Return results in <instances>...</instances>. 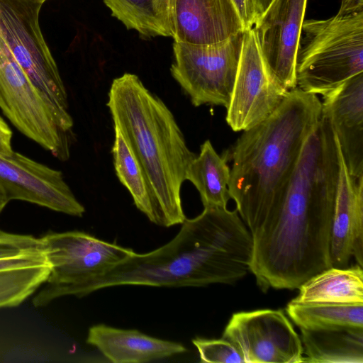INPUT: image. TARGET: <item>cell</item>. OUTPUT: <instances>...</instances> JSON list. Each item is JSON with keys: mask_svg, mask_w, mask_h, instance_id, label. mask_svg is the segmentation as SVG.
<instances>
[{"mask_svg": "<svg viewBox=\"0 0 363 363\" xmlns=\"http://www.w3.org/2000/svg\"><path fill=\"white\" fill-rule=\"evenodd\" d=\"M339 171V143L321 114L277 211L252 235L250 272L262 291L298 289L332 267L330 240Z\"/></svg>", "mask_w": 363, "mask_h": 363, "instance_id": "6da1fadb", "label": "cell"}, {"mask_svg": "<svg viewBox=\"0 0 363 363\" xmlns=\"http://www.w3.org/2000/svg\"><path fill=\"white\" fill-rule=\"evenodd\" d=\"M182 224L168 243L145 254L134 252L105 274L77 288L72 296L82 297L121 285L232 284L250 272L252 237L236 209L204 208Z\"/></svg>", "mask_w": 363, "mask_h": 363, "instance_id": "7a4b0ae2", "label": "cell"}, {"mask_svg": "<svg viewBox=\"0 0 363 363\" xmlns=\"http://www.w3.org/2000/svg\"><path fill=\"white\" fill-rule=\"evenodd\" d=\"M321 113L318 96L296 86L267 119L243 131L223 155L232 163L230 199L252 235L277 211Z\"/></svg>", "mask_w": 363, "mask_h": 363, "instance_id": "3957f363", "label": "cell"}, {"mask_svg": "<svg viewBox=\"0 0 363 363\" xmlns=\"http://www.w3.org/2000/svg\"><path fill=\"white\" fill-rule=\"evenodd\" d=\"M108 96L113 125L131 147L147 179L155 224L167 228L182 224L186 217L181 187L196 155L188 148L174 115L134 74L114 79Z\"/></svg>", "mask_w": 363, "mask_h": 363, "instance_id": "277c9868", "label": "cell"}, {"mask_svg": "<svg viewBox=\"0 0 363 363\" xmlns=\"http://www.w3.org/2000/svg\"><path fill=\"white\" fill-rule=\"evenodd\" d=\"M363 72V11L304 20L295 65L296 86L324 96Z\"/></svg>", "mask_w": 363, "mask_h": 363, "instance_id": "5b68a950", "label": "cell"}, {"mask_svg": "<svg viewBox=\"0 0 363 363\" xmlns=\"http://www.w3.org/2000/svg\"><path fill=\"white\" fill-rule=\"evenodd\" d=\"M46 0H0V34L14 58L54 111L60 128L71 130L67 94L43 38L39 14Z\"/></svg>", "mask_w": 363, "mask_h": 363, "instance_id": "8992f818", "label": "cell"}, {"mask_svg": "<svg viewBox=\"0 0 363 363\" xmlns=\"http://www.w3.org/2000/svg\"><path fill=\"white\" fill-rule=\"evenodd\" d=\"M40 240L50 272L32 299L35 307L72 296L77 288L105 274L135 252L82 231L49 233Z\"/></svg>", "mask_w": 363, "mask_h": 363, "instance_id": "52a82bcc", "label": "cell"}, {"mask_svg": "<svg viewBox=\"0 0 363 363\" xmlns=\"http://www.w3.org/2000/svg\"><path fill=\"white\" fill-rule=\"evenodd\" d=\"M244 31L213 45H194L174 41L170 72L191 104L227 108L240 63Z\"/></svg>", "mask_w": 363, "mask_h": 363, "instance_id": "ba28073f", "label": "cell"}, {"mask_svg": "<svg viewBox=\"0 0 363 363\" xmlns=\"http://www.w3.org/2000/svg\"><path fill=\"white\" fill-rule=\"evenodd\" d=\"M0 108L21 133L60 160L69 156L67 133L20 67L0 34Z\"/></svg>", "mask_w": 363, "mask_h": 363, "instance_id": "9c48e42d", "label": "cell"}, {"mask_svg": "<svg viewBox=\"0 0 363 363\" xmlns=\"http://www.w3.org/2000/svg\"><path fill=\"white\" fill-rule=\"evenodd\" d=\"M222 337L233 343L245 363L305 362L301 337L281 310L235 313Z\"/></svg>", "mask_w": 363, "mask_h": 363, "instance_id": "30bf717a", "label": "cell"}, {"mask_svg": "<svg viewBox=\"0 0 363 363\" xmlns=\"http://www.w3.org/2000/svg\"><path fill=\"white\" fill-rule=\"evenodd\" d=\"M288 91L269 76L252 28L244 31L238 72L225 120L234 131H245L267 119Z\"/></svg>", "mask_w": 363, "mask_h": 363, "instance_id": "8fae6325", "label": "cell"}, {"mask_svg": "<svg viewBox=\"0 0 363 363\" xmlns=\"http://www.w3.org/2000/svg\"><path fill=\"white\" fill-rule=\"evenodd\" d=\"M308 0H272L252 29L271 78L290 91L296 87V52Z\"/></svg>", "mask_w": 363, "mask_h": 363, "instance_id": "7c38bea8", "label": "cell"}, {"mask_svg": "<svg viewBox=\"0 0 363 363\" xmlns=\"http://www.w3.org/2000/svg\"><path fill=\"white\" fill-rule=\"evenodd\" d=\"M0 189L8 202L24 201L78 217L85 212L61 171L14 151L0 153Z\"/></svg>", "mask_w": 363, "mask_h": 363, "instance_id": "4fadbf2b", "label": "cell"}, {"mask_svg": "<svg viewBox=\"0 0 363 363\" xmlns=\"http://www.w3.org/2000/svg\"><path fill=\"white\" fill-rule=\"evenodd\" d=\"M169 23L174 41L208 45L245 31L232 0H169Z\"/></svg>", "mask_w": 363, "mask_h": 363, "instance_id": "5bb4252c", "label": "cell"}, {"mask_svg": "<svg viewBox=\"0 0 363 363\" xmlns=\"http://www.w3.org/2000/svg\"><path fill=\"white\" fill-rule=\"evenodd\" d=\"M321 112L336 135L348 172L363 177V72L323 96Z\"/></svg>", "mask_w": 363, "mask_h": 363, "instance_id": "9a60e30c", "label": "cell"}, {"mask_svg": "<svg viewBox=\"0 0 363 363\" xmlns=\"http://www.w3.org/2000/svg\"><path fill=\"white\" fill-rule=\"evenodd\" d=\"M330 256L332 267H347L352 257L363 266V177L357 179L348 172L340 148Z\"/></svg>", "mask_w": 363, "mask_h": 363, "instance_id": "2e32d148", "label": "cell"}, {"mask_svg": "<svg viewBox=\"0 0 363 363\" xmlns=\"http://www.w3.org/2000/svg\"><path fill=\"white\" fill-rule=\"evenodd\" d=\"M86 342L95 346L114 363H143L184 353L180 343L155 338L137 330L116 328L104 324L89 330Z\"/></svg>", "mask_w": 363, "mask_h": 363, "instance_id": "e0dca14e", "label": "cell"}, {"mask_svg": "<svg viewBox=\"0 0 363 363\" xmlns=\"http://www.w3.org/2000/svg\"><path fill=\"white\" fill-rule=\"evenodd\" d=\"M305 362L363 363V328L301 329Z\"/></svg>", "mask_w": 363, "mask_h": 363, "instance_id": "ac0fdd59", "label": "cell"}, {"mask_svg": "<svg viewBox=\"0 0 363 363\" xmlns=\"http://www.w3.org/2000/svg\"><path fill=\"white\" fill-rule=\"evenodd\" d=\"M293 301L333 304H363V269L331 267L311 277L298 288Z\"/></svg>", "mask_w": 363, "mask_h": 363, "instance_id": "d6986e66", "label": "cell"}, {"mask_svg": "<svg viewBox=\"0 0 363 363\" xmlns=\"http://www.w3.org/2000/svg\"><path fill=\"white\" fill-rule=\"evenodd\" d=\"M223 156L219 155L211 141L206 140L200 153L188 166L185 180L198 190L204 208H227L230 199L228 184L230 168Z\"/></svg>", "mask_w": 363, "mask_h": 363, "instance_id": "ffe728a7", "label": "cell"}, {"mask_svg": "<svg viewBox=\"0 0 363 363\" xmlns=\"http://www.w3.org/2000/svg\"><path fill=\"white\" fill-rule=\"evenodd\" d=\"M113 16L145 38L172 37L169 0H104Z\"/></svg>", "mask_w": 363, "mask_h": 363, "instance_id": "44dd1931", "label": "cell"}, {"mask_svg": "<svg viewBox=\"0 0 363 363\" xmlns=\"http://www.w3.org/2000/svg\"><path fill=\"white\" fill-rule=\"evenodd\" d=\"M111 153L118 179L130 192L137 208L155 223L153 198L145 172L131 147L115 125Z\"/></svg>", "mask_w": 363, "mask_h": 363, "instance_id": "7402d4cb", "label": "cell"}, {"mask_svg": "<svg viewBox=\"0 0 363 363\" xmlns=\"http://www.w3.org/2000/svg\"><path fill=\"white\" fill-rule=\"evenodd\" d=\"M286 311L300 329L363 328V304L297 303L291 301Z\"/></svg>", "mask_w": 363, "mask_h": 363, "instance_id": "603a6c76", "label": "cell"}, {"mask_svg": "<svg viewBox=\"0 0 363 363\" xmlns=\"http://www.w3.org/2000/svg\"><path fill=\"white\" fill-rule=\"evenodd\" d=\"M49 272L45 255L26 264L0 270V308L22 303L41 286Z\"/></svg>", "mask_w": 363, "mask_h": 363, "instance_id": "cb8c5ba5", "label": "cell"}, {"mask_svg": "<svg viewBox=\"0 0 363 363\" xmlns=\"http://www.w3.org/2000/svg\"><path fill=\"white\" fill-rule=\"evenodd\" d=\"M200 361L211 363H245L238 348L228 340L196 337L192 340Z\"/></svg>", "mask_w": 363, "mask_h": 363, "instance_id": "d4e9b609", "label": "cell"}, {"mask_svg": "<svg viewBox=\"0 0 363 363\" xmlns=\"http://www.w3.org/2000/svg\"><path fill=\"white\" fill-rule=\"evenodd\" d=\"M243 23L245 30L253 28L257 13L252 0H232Z\"/></svg>", "mask_w": 363, "mask_h": 363, "instance_id": "484cf974", "label": "cell"}, {"mask_svg": "<svg viewBox=\"0 0 363 363\" xmlns=\"http://www.w3.org/2000/svg\"><path fill=\"white\" fill-rule=\"evenodd\" d=\"M43 255V252H40L27 253L16 257L0 259V270L30 263Z\"/></svg>", "mask_w": 363, "mask_h": 363, "instance_id": "4316f807", "label": "cell"}, {"mask_svg": "<svg viewBox=\"0 0 363 363\" xmlns=\"http://www.w3.org/2000/svg\"><path fill=\"white\" fill-rule=\"evenodd\" d=\"M11 139V130L5 121L0 117V153L10 154L13 152Z\"/></svg>", "mask_w": 363, "mask_h": 363, "instance_id": "83f0119b", "label": "cell"}, {"mask_svg": "<svg viewBox=\"0 0 363 363\" xmlns=\"http://www.w3.org/2000/svg\"><path fill=\"white\" fill-rule=\"evenodd\" d=\"M360 11H363V0H342L336 15L341 16Z\"/></svg>", "mask_w": 363, "mask_h": 363, "instance_id": "f1b7e54d", "label": "cell"}, {"mask_svg": "<svg viewBox=\"0 0 363 363\" xmlns=\"http://www.w3.org/2000/svg\"><path fill=\"white\" fill-rule=\"evenodd\" d=\"M252 1L255 5L257 16L259 17L266 11L272 0H252Z\"/></svg>", "mask_w": 363, "mask_h": 363, "instance_id": "f546056e", "label": "cell"}, {"mask_svg": "<svg viewBox=\"0 0 363 363\" xmlns=\"http://www.w3.org/2000/svg\"><path fill=\"white\" fill-rule=\"evenodd\" d=\"M8 201L6 199L3 192L0 189V213L3 211Z\"/></svg>", "mask_w": 363, "mask_h": 363, "instance_id": "4dcf8cb0", "label": "cell"}]
</instances>
